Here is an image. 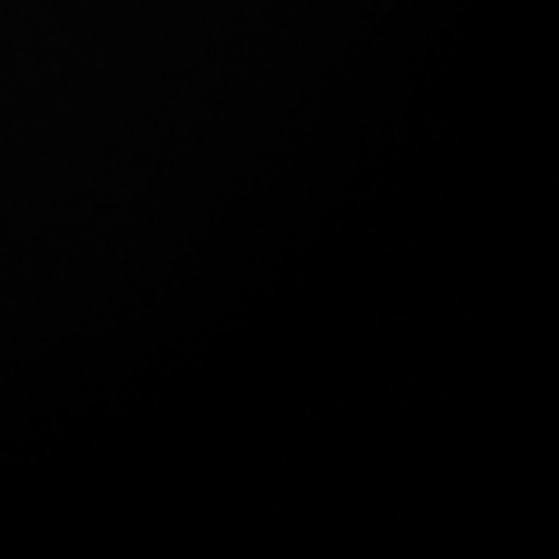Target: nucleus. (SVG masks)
Listing matches in <instances>:
<instances>
[]
</instances>
